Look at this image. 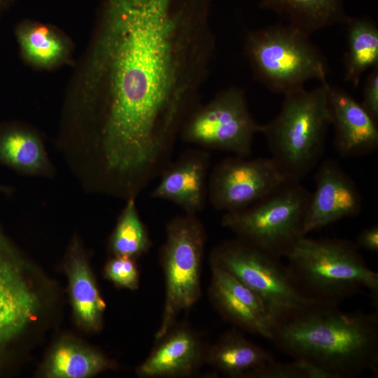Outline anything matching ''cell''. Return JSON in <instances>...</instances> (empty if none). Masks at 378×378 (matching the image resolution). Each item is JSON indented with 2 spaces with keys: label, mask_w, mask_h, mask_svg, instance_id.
<instances>
[{
  "label": "cell",
  "mask_w": 378,
  "mask_h": 378,
  "mask_svg": "<svg viewBox=\"0 0 378 378\" xmlns=\"http://www.w3.org/2000/svg\"><path fill=\"white\" fill-rule=\"evenodd\" d=\"M10 0H0V11L10 2Z\"/></svg>",
  "instance_id": "obj_30"
},
{
  "label": "cell",
  "mask_w": 378,
  "mask_h": 378,
  "mask_svg": "<svg viewBox=\"0 0 378 378\" xmlns=\"http://www.w3.org/2000/svg\"><path fill=\"white\" fill-rule=\"evenodd\" d=\"M260 7L286 18L292 24L309 35L336 23H347L349 17L343 0H261Z\"/></svg>",
  "instance_id": "obj_21"
},
{
  "label": "cell",
  "mask_w": 378,
  "mask_h": 378,
  "mask_svg": "<svg viewBox=\"0 0 378 378\" xmlns=\"http://www.w3.org/2000/svg\"><path fill=\"white\" fill-rule=\"evenodd\" d=\"M358 248L369 252L378 253V225L374 224L363 229L357 236L354 242Z\"/></svg>",
  "instance_id": "obj_28"
},
{
  "label": "cell",
  "mask_w": 378,
  "mask_h": 378,
  "mask_svg": "<svg viewBox=\"0 0 378 378\" xmlns=\"http://www.w3.org/2000/svg\"><path fill=\"white\" fill-rule=\"evenodd\" d=\"M206 348L199 335L186 323H175L160 338L136 369L144 378H174L195 375L204 364Z\"/></svg>",
  "instance_id": "obj_14"
},
{
  "label": "cell",
  "mask_w": 378,
  "mask_h": 378,
  "mask_svg": "<svg viewBox=\"0 0 378 378\" xmlns=\"http://www.w3.org/2000/svg\"><path fill=\"white\" fill-rule=\"evenodd\" d=\"M316 188L311 197L303 234L319 230L346 218L358 216L363 199L355 182L337 160L327 159L318 167Z\"/></svg>",
  "instance_id": "obj_12"
},
{
  "label": "cell",
  "mask_w": 378,
  "mask_h": 378,
  "mask_svg": "<svg viewBox=\"0 0 378 378\" xmlns=\"http://www.w3.org/2000/svg\"><path fill=\"white\" fill-rule=\"evenodd\" d=\"M210 153L204 148L190 149L172 162L150 193L154 199L169 201L189 215H197L205 206Z\"/></svg>",
  "instance_id": "obj_15"
},
{
  "label": "cell",
  "mask_w": 378,
  "mask_h": 378,
  "mask_svg": "<svg viewBox=\"0 0 378 378\" xmlns=\"http://www.w3.org/2000/svg\"><path fill=\"white\" fill-rule=\"evenodd\" d=\"M288 179L273 160L232 156L219 162L209 175L207 196L225 213L246 208Z\"/></svg>",
  "instance_id": "obj_11"
},
{
  "label": "cell",
  "mask_w": 378,
  "mask_h": 378,
  "mask_svg": "<svg viewBox=\"0 0 378 378\" xmlns=\"http://www.w3.org/2000/svg\"><path fill=\"white\" fill-rule=\"evenodd\" d=\"M270 351L245 337L234 327L207 346L204 364L231 378H255L266 365L274 360Z\"/></svg>",
  "instance_id": "obj_18"
},
{
  "label": "cell",
  "mask_w": 378,
  "mask_h": 378,
  "mask_svg": "<svg viewBox=\"0 0 378 378\" xmlns=\"http://www.w3.org/2000/svg\"><path fill=\"white\" fill-rule=\"evenodd\" d=\"M262 125L251 114L244 91L230 87L204 105H197L183 125L179 136L188 144L248 158L255 135Z\"/></svg>",
  "instance_id": "obj_10"
},
{
  "label": "cell",
  "mask_w": 378,
  "mask_h": 378,
  "mask_svg": "<svg viewBox=\"0 0 378 378\" xmlns=\"http://www.w3.org/2000/svg\"><path fill=\"white\" fill-rule=\"evenodd\" d=\"M0 227V372L46 314L48 285Z\"/></svg>",
  "instance_id": "obj_7"
},
{
  "label": "cell",
  "mask_w": 378,
  "mask_h": 378,
  "mask_svg": "<svg viewBox=\"0 0 378 378\" xmlns=\"http://www.w3.org/2000/svg\"><path fill=\"white\" fill-rule=\"evenodd\" d=\"M0 164L26 176L52 178L56 174L38 134L13 124L0 126Z\"/></svg>",
  "instance_id": "obj_19"
},
{
  "label": "cell",
  "mask_w": 378,
  "mask_h": 378,
  "mask_svg": "<svg viewBox=\"0 0 378 378\" xmlns=\"http://www.w3.org/2000/svg\"><path fill=\"white\" fill-rule=\"evenodd\" d=\"M329 105L334 127V146L343 158L364 156L378 148V127L376 121L345 90L329 89Z\"/></svg>",
  "instance_id": "obj_16"
},
{
  "label": "cell",
  "mask_w": 378,
  "mask_h": 378,
  "mask_svg": "<svg viewBox=\"0 0 378 378\" xmlns=\"http://www.w3.org/2000/svg\"><path fill=\"white\" fill-rule=\"evenodd\" d=\"M211 3L108 0L104 92L88 106V131L72 142L77 168L94 183L137 192L171 162L213 54Z\"/></svg>",
  "instance_id": "obj_1"
},
{
  "label": "cell",
  "mask_w": 378,
  "mask_h": 378,
  "mask_svg": "<svg viewBox=\"0 0 378 378\" xmlns=\"http://www.w3.org/2000/svg\"><path fill=\"white\" fill-rule=\"evenodd\" d=\"M115 368V363L100 351L73 338L62 337L50 351L42 375L48 378H88Z\"/></svg>",
  "instance_id": "obj_20"
},
{
  "label": "cell",
  "mask_w": 378,
  "mask_h": 378,
  "mask_svg": "<svg viewBox=\"0 0 378 378\" xmlns=\"http://www.w3.org/2000/svg\"><path fill=\"white\" fill-rule=\"evenodd\" d=\"M270 340L330 378L378 374L377 311L346 312L338 305L314 302L275 320Z\"/></svg>",
  "instance_id": "obj_2"
},
{
  "label": "cell",
  "mask_w": 378,
  "mask_h": 378,
  "mask_svg": "<svg viewBox=\"0 0 378 378\" xmlns=\"http://www.w3.org/2000/svg\"><path fill=\"white\" fill-rule=\"evenodd\" d=\"M255 378H330L329 375L312 365L300 360L279 362L276 360L266 365Z\"/></svg>",
  "instance_id": "obj_25"
},
{
  "label": "cell",
  "mask_w": 378,
  "mask_h": 378,
  "mask_svg": "<svg viewBox=\"0 0 378 378\" xmlns=\"http://www.w3.org/2000/svg\"><path fill=\"white\" fill-rule=\"evenodd\" d=\"M104 274L117 287L131 290L139 288V273L135 259L113 255L106 262Z\"/></svg>",
  "instance_id": "obj_26"
},
{
  "label": "cell",
  "mask_w": 378,
  "mask_h": 378,
  "mask_svg": "<svg viewBox=\"0 0 378 378\" xmlns=\"http://www.w3.org/2000/svg\"><path fill=\"white\" fill-rule=\"evenodd\" d=\"M206 234L197 215L184 214L166 227L160 261L165 283V300L155 340L175 323L179 314L190 309L202 294V265Z\"/></svg>",
  "instance_id": "obj_8"
},
{
  "label": "cell",
  "mask_w": 378,
  "mask_h": 378,
  "mask_svg": "<svg viewBox=\"0 0 378 378\" xmlns=\"http://www.w3.org/2000/svg\"><path fill=\"white\" fill-rule=\"evenodd\" d=\"M10 191V188L0 185V192L9 193Z\"/></svg>",
  "instance_id": "obj_29"
},
{
  "label": "cell",
  "mask_w": 378,
  "mask_h": 378,
  "mask_svg": "<svg viewBox=\"0 0 378 378\" xmlns=\"http://www.w3.org/2000/svg\"><path fill=\"white\" fill-rule=\"evenodd\" d=\"M346 24L344 78L356 88L362 74L378 66V29L374 22L365 18H350Z\"/></svg>",
  "instance_id": "obj_22"
},
{
  "label": "cell",
  "mask_w": 378,
  "mask_h": 378,
  "mask_svg": "<svg viewBox=\"0 0 378 378\" xmlns=\"http://www.w3.org/2000/svg\"><path fill=\"white\" fill-rule=\"evenodd\" d=\"M209 263L211 267L228 272L255 293L274 321L316 302L300 289L281 258L238 238L214 246L209 255Z\"/></svg>",
  "instance_id": "obj_9"
},
{
  "label": "cell",
  "mask_w": 378,
  "mask_h": 378,
  "mask_svg": "<svg viewBox=\"0 0 378 378\" xmlns=\"http://www.w3.org/2000/svg\"><path fill=\"white\" fill-rule=\"evenodd\" d=\"M64 267L76 322L86 330H100L106 304L97 288L82 243L77 236L70 244Z\"/></svg>",
  "instance_id": "obj_17"
},
{
  "label": "cell",
  "mask_w": 378,
  "mask_h": 378,
  "mask_svg": "<svg viewBox=\"0 0 378 378\" xmlns=\"http://www.w3.org/2000/svg\"><path fill=\"white\" fill-rule=\"evenodd\" d=\"M327 80L284 95L279 114L262 125L271 158L289 180L301 181L318 164L332 123Z\"/></svg>",
  "instance_id": "obj_4"
},
{
  "label": "cell",
  "mask_w": 378,
  "mask_h": 378,
  "mask_svg": "<svg viewBox=\"0 0 378 378\" xmlns=\"http://www.w3.org/2000/svg\"><path fill=\"white\" fill-rule=\"evenodd\" d=\"M310 197L301 181L286 180L255 204L225 213L221 224L236 238L277 257H286L304 236Z\"/></svg>",
  "instance_id": "obj_6"
},
{
  "label": "cell",
  "mask_w": 378,
  "mask_h": 378,
  "mask_svg": "<svg viewBox=\"0 0 378 378\" xmlns=\"http://www.w3.org/2000/svg\"><path fill=\"white\" fill-rule=\"evenodd\" d=\"M152 246L146 227L141 220L136 198H130L122 209L110 237L108 248L113 255L136 259Z\"/></svg>",
  "instance_id": "obj_23"
},
{
  "label": "cell",
  "mask_w": 378,
  "mask_h": 378,
  "mask_svg": "<svg viewBox=\"0 0 378 378\" xmlns=\"http://www.w3.org/2000/svg\"><path fill=\"white\" fill-rule=\"evenodd\" d=\"M211 270L208 294L214 309L234 327L270 340L274 319L262 299L228 272Z\"/></svg>",
  "instance_id": "obj_13"
},
{
  "label": "cell",
  "mask_w": 378,
  "mask_h": 378,
  "mask_svg": "<svg viewBox=\"0 0 378 378\" xmlns=\"http://www.w3.org/2000/svg\"><path fill=\"white\" fill-rule=\"evenodd\" d=\"M17 37L24 57L37 64H52L64 55L63 43L46 27L23 24L18 29Z\"/></svg>",
  "instance_id": "obj_24"
},
{
  "label": "cell",
  "mask_w": 378,
  "mask_h": 378,
  "mask_svg": "<svg viewBox=\"0 0 378 378\" xmlns=\"http://www.w3.org/2000/svg\"><path fill=\"white\" fill-rule=\"evenodd\" d=\"M298 287L309 299L339 305L365 288L378 308V273L367 265L354 242L303 236L285 257Z\"/></svg>",
  "instance_id": "obj_3"
},
{
  "label": "cell",
  "mask_w": 378,
  "mask_h": 378,
  "mask_svg": "<svg viewBox=\"0 0 378 378\" xmlns=\"http://www.w3.org/2000/svg\"><path fill=\"white\" fill-rule=\"evenodd\" d=\"M309 36L290 24L248 31L244 50L255 77L284 95L303 88L308 80L326 81V59Z\"/></svg>",
  "instance_id": "obj_5"
},
{
  "label": "cell",
  "mask_w": 378,
  "mask_h": 378,
  "mask_svg": "<svg viewBox=\"0 0 378 378\" xmlns=\"http://www.w3.org/2000/svg\"><path fill=\"white\" fill-rule=\"evenodd\" d=\"M361 105L378 122V66L367 78Z\"/></svg>",
  "instance_id": "obj_27"
}]
</instances>
